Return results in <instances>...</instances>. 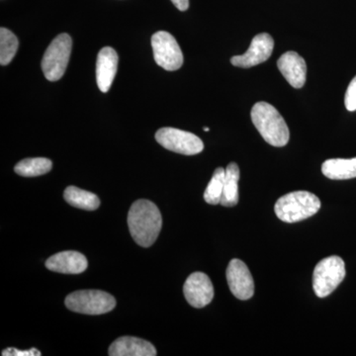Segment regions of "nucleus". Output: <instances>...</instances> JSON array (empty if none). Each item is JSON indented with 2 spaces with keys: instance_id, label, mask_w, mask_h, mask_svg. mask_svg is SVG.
I'll list each match as a JSON object with an SVG mask.
<instances>
[{
  "instance_id": "4",
  "label": "nucleus",
  "mask_w": 356,
  "mask_h": 356,
  "mask_svg": "<svg viewBox=\"0 0 356 356\" xmlns=\"http://www.w3.org/2000/svg\"><path fill=\"white\" fill-rule=\"evenodd\" d=\"M346 264L337 255L322 259L313 273V288L318 298L331 295L346 277Z\"/></svg>"
},
{
  "instance_id": "12",
  "label": "nucleus",
  "mask_w": 356,
  "mask_h": 356,
  "mask_svg": "<svg viewBox=\"0 0 356 356\" xmlns=\"http://www.w3.org/2000/svg\"><path fill=\"white\" fill-rule=\"evenodd\" d=\"M277 67L282 76L294 88H302L306 83L305 60L296 51H287L277 60Z\"/></svg>"
},
{
  "instance_id": "13",
  "label": "nucleus",
  "mask_w": 356,
  "mask_h": 356,
  "mask_svg": "<svg viewBox=\"0 0 356 356\" xmlns=\"http://www.w3.org/2000/svg\"><path fill=\"white\" fill-rule=\"evenodd\" d=\"M88 262L83 254L74 250L58 252L51 255L46 261V267L54 273L79 274L88 268Z\"/></svg>"
},
{
  "instance_id": "11",
  "label": "nucleus",
  "mask_w": 356,
  "mask_h": 356,
  "mask_svg": "<svg viewBox=\"0 0 356 356\" xmlns=\"http://www.w3.org/2000/svg\"><path fill=\"white\" fill-rule=\"evenodd\" d=\"M185 299L194 308H203L214 297V287L208 275L203 273H192L184 286Z\"/></svg>"
},
{
  "instance_id": "9",
  "label": "nucleus",
  "mask_w": 356,
  "mask_h": 356,
  "mask_svg": "<svg viewBox=\"0 0 356 356\" xmlns=\"http://www.w3.org/2000/svg\"><path fill=\"white\" fill-rule=\"evenodd\" d=\"M227 281L236 298L248 300L254 294V282L250 269L240 259H232L226 271Z\"/></svg>"
},
{
  "instance_id": "15",
  "label": "nucleus",
  "mask_w": 356,
  "mask_h": 356,
  "mask_svg": "<svg viewBox=\"0 0 356 356\" xmlns=\"http://www.w3.org/2000/svg\"><path fill=\"white\" fill-rule=\"evenodd\" d=\"M110 356H156V348L139 337H121L109 348Z\"/></svg>"
},
{
  "instance_id": "23",
  "label": "nucleus",
  "mask_w": 356,
  "mask_h": 356,
  "mask_svg": "<svg viewBox=\"0 0 356 356\" xmlns=\"http://www.w3.org/2000/svg\"><path fill=\"white\" fill-rule=\"evenodd\" d=\"M3 356H40L41 353L36 348H31L29 350H19L17 348H9L2 351Z\"/></svg>"
},
{
  "instance_id": "1",
  "label": "nucleus",
  "mask_w": 356,
  "mask_h": 356,
  "mask_svg": "<svg viewBox=\"0 0 356 356\" xmlns=\"http://www.w3.org/2000/svg\"><path fill=\"white\" fill-rule=\"evenodd\" d=\"M128 226L134 241L140 247L149 248L156 242L163 227L161 211L152 201H136L129 210Z\"/></svg>"
},
{
  "instance_id": "6",
  "label": "nucleus",
  "mask_w": 356,
  "mask_h": 356,
  "mask_svg": "<svg viewBox=\"0 0 356 356\" xmlns=\"http://www.w3.org/2000/svg\"><path fill=\"white\" fill-rule=\"evenodd\" d=\"M72 48V40L67 33H63L53 40L42 60V70L48 81H57L64 76Z\"/></svg>"
},
{
  "instance_id": "18",
  "label": "nucleus",
  "mask_w": 356,
  "mask_h": 356,
  "mask_svg": "<svg viewBox=\"0 0 356 356\" xmlns=\"http://www.w3.org/2000/svg\"><path fill=\"white\" fill-rule=\"evenodd\" d=\"M64 198L70 205L79 209L95 211L100 206V200L97 195L76 186L65 188Z\"/></svg>"
},
{
  "instance_id": "16",
  "label": "nucleus",
  "mask_w": 356,
  "mask_h": 356,
  "mask_svg": "<svg viewBox=\"0 0 356 356\" xmlns=\"http://www.w3.org/2000/svg\"><path fill=\"white\" fill-rule=\"evenodd\" d=\"M325 177L332 180H346L356 177V158L331 159L322 165Z\"/></svg>"
},
{
  "instance_id": "19",
  "label": "nucleus",
  "mask_w": 356,
  "mask_h": 356,
  "mask_svg": "<svg viewBox=\"0 0 356 356\" xmlns=\"http://www.w3.org/2000/svg\"><path fill=\"white\" fill-rule=\"evenodd\" d=\"M51 168H53V163L50 159L34 158L25 159L19 161L14 168V170L21 177H35L51 172Z\"/></svg>"
},
{
  "instance_id": "22",
  "label": "nucleus",
  "mask_w": 356,
  "mask_h": 356,
  "mask_svg": "<svg viewBox=\"0 0 356 356\" xmlns=\"http://www.w3.org/2000/svg\"><path fill=\"white\" fill-rule=\"evenodd\" d=\"M344 104L348 111L353 112L356 110V76L350 81L348 90L344 97Z\"/></svg>"
},
{
  "instance_id": "7",
  "label": "nucleus",
  "mask_w": 356,
  "mask_h": 356,
  "mask_svg": "<svg viewBox=\"0 0 356 356\" xmlns=\"http://www.w3.org/2000/svg\"><path fill=\"white\" fill-rule=\"evenodd\" d=\"M156 140L161 146L175 153L193 156L201 153L204 144L200 138L186 131L175 128H161L156 134Z\"/></svg>"
},
{
  "instance_id": "10",
  "label": "nucleus",
  "mask_w": 356,
  "mask_h": 356,
  "mask_svg": "<svg viewBox=\"0 0 356 356\" xmlns=\"http://www.w3.org/2000/svg\"><path fill=\"white\" fill-rule=\"evenodd\" d=\"M273 37L267 33H261L252 39L250 48L243 55L232 58L231 63L235 67L248 69L266 62L273 55Z\"/></svg>"
},
{
  "instance_id": "8",
  "label": "nucleus",
  "mask_w": 356,
  "mask_h": 356,
  "mask_svg": "<svg viewBox=\"0 0 356 356\" xmlns=\"http://www.w3.org/2000/svg\"><path fill=\"white\" fill-rule=\"evenodd\" d=\"M154 60L165 70H179L184 65V54L177 40L165 31L156 32L152 37Z\"/></svg>"
},
{
  "instance_id": "24",
  "label": "nucleus",
  "mask_w": 356,
  "mask_h": 356,
  "mask_svg": "<svg viewBox=\"0 0 356 356\" xmlns=\"http://www.w3.org/2000/svg\"><path fill=\"white\" fill-rule=\"evenodd\" d=\"M172 2L178 10L186 11L188 9L189 0H172Z\"/></svg>"
},
{
  "instance_id": "5",
  "label": "nucleus",
  "mask_w": 356,
  "mask_h": 356,
  "mask_svg": "<svg viewBox=\"0 0 356 356\" xmlns=\"http://www.w3.org/2000/svg\"><path fill=\"white\" fill-rule=\"evenodd\" d=\"M69 310L86 315H102L116 307V300L109 293L100 290H79L65 298Z\"/></svg>"
},
{
  "instance_id": "3",
  "label": "nucleus",
  "mask_w": 356,
  "mask_h": 356,
  "mask_svg": "<svg viewBox=\"0 0 356 356\" xmlns=\"http://www.w3.org/2000/svg\"><path fill=\"white\" fill-rule=\"evenodd\" d=\"M320 208V199L315 194L308 191H295L278 199L274 211L281 221L292 224L314 216Z\"/></svg>"
},
{
  "instance_id": "2",
  "label": "nucleus",
  "mask_w": 356,
  "mask_h": 356,
  "mask_svg": "<svg viewBox=\"0 0 356 356\" xmlns=\"http://www.w3.org/2000/svg\"><path fill=\"white\" fill-rule=\"evenodd\" d=\"M250 116L267 144L273 147L286 146L290 139L289 128L275 107L266 102L255 103Z\"/></svg>"
},
{
  "instance_id": "14",
  "label": "nucleus",
  "mask_w": 356,
  "mask_h": 356,
  "mask_svg": "<svg viewBox=\"0 0 356 356\" xmlns=\"http://www.w3.org/2000/svg\"><path fill=\"white\" fill-rule=\"evenodd\" d=\"M118 55L111 47H105L98 54L96 63V81L102 92H108L118 67Z\"/></svg>"
},
{
  "instance_id": "21",
  "label": "nucleus",
  "mask_w": 356,
  "mask_h": 356,
  "mask_svg": "<svg viewBox=\"0 0 356 356\" xmlns=\"http://www.w3.org/2000/svg\"><path fill=\"white\" fill-rule=\"evenodd\" d=\"M225 177H226V170L222 168H218L213 173L209 184L204 192V199L206 202L211 205H218L221 203L222 192H224Z\"/></svg>"
},
{
  "instance_id": "17",
  "label": "nucleus",
  "mask_w": 356,
  "mask_h": 356,
  "mask_svg": "<svg viewBox=\"0 0 356 356\" xmlns=\"http://www.w3.org/2000/svg\"><path fill=\"white\" fill-rule=\"evenodd\" d=\"M238 180L240 168L236 163H231L226 168L224 192H222L221 205L225 207H234L238 202Z\"/></svg>"
},
{
  "instance_id": "20",
  "label": "nucleus",
  "mask_w": 356,
  "mask_h": 356,
  "mask_svg": "<svg viewBox=\"0 0 356 356\" xmlns=\"http://www.w3.org/2000/svg\"><path fill=\"white\" fill-rule=\"evenodd\" d=\"M19 42L10 30L2 27L0 29V64L7 65L17 53Z\"/></svg>"
},
{
  "instance_id": "25",
  "label": "nucleus",
  "mask_w": 356,
  "mask_h": 356,
  "mask_svg": "<svg viewBox=\"0 0 356 356\" xmlns=\"http://www.w3.org/2000/svg\"><path fill=\"white\" fill-rule=\"evenodd\" d=\"M204 131H205V132H209V128L205 127L204 128Z\"/></svg>"
}]
</instances>
